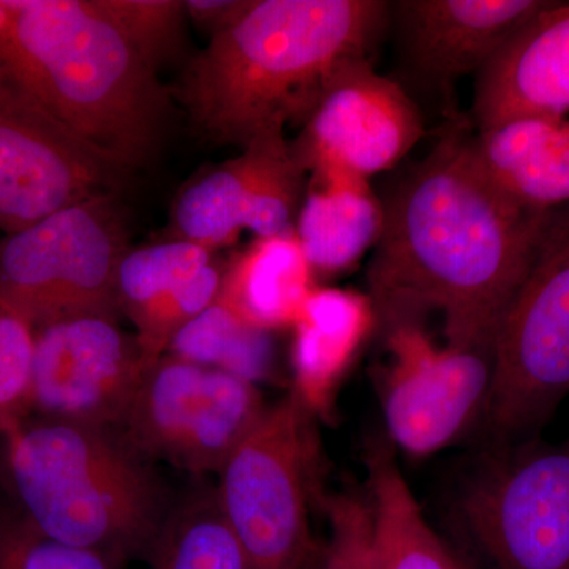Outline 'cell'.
<instances>
[{
	"label": "cell",
	"instance_id": "d4e9b609",
	"mask_svg": "<svg viewBox=\"0 0 569 569\" xmlns=\"http://www.w3.org/2000/svg\"><path fill=\"white\" fill-rule=\"evenodd\" d=\"M36 328L0 295V438L32 413Z\"/></svg>",
	"mask_w": 569,
	"mask_h": 569
},
{
	"label": "cell",
	"instance_id": "f546056e",
	"mask_svg": "<svg viewBox=\"0 0 569 569\" xmlns=\"http://www.w3.org/2000/svg\"><path fill=\"white\" fill-rule=\"evenodd\" d=\"M463 569H467V568H463Z\"/></svg>",
	"mask_w": 569,
	"mask_h": 569
},
{
	"label": "cell",
	"instance_id": "484cf974",
	"mask_svg": "<svg viewBox=\"0 0 569 569\" xmlns=\"http://www.w3.org/2000/svg\"><path fill=\"white\" fill-rule=\"evenodd\" d=\"M0 569H126L93 550L41 535L0 496Z\"/></svg>",
	"mask_w": 569,
	"mask_h": 569
},
{
	"label": "cell",
	"instance_id": "4fadbf2b",
	"mask_svg": "<svg viewBox=\"0 0 569 569\" xmlns=\"http://www.w3.org/2000/svg\"><path fill=\"white\" fill-rule=\"evenodd\" d=\"M129 171L51 116L0 97V234L116 194Z\"/></svg>",
	"mask_w": 569,
	"mask_h": 569
},
{
	"label": "cell",
	"instance_id": "6da1fadb",
	"mask_svg": "<svg viewBox=\"0 0 569 569\" xmlns=\"http://www.w3.org/2000/svg\"><path fill=\"white\" fill-rule=\"evenodd\" d=\"M367 268L377 321L443 320L447 346L492 351L550 212L523 208L479 163L473 134L448 130L397 179Z\"/></svg>",
	"mask_w": 569,
	"mask_h": 569
},
{
	"label": "cell",
	"instance_id": "603a6c76",
	"mask_svg": "<svg viewBox=\"0 0 569 569\" xmlns=\"http://www.w3.org/2000/svg\"><path fill=\"white\" fill-rule=\"evenodd\" d=\"M151 569H249L216 489H201L168 512Z\"/></svg>",
	"mask_w": 569,
	"mask_h": 569
},
{
	"label": "cell",
	"instance_id": "e0dca14e",
	"mask_svg": "<svg viewBox=\"0 0 569 569\" xmlns=\"http://www.w3.org/2000/svg\"><path fill=\"white\" fill-rule=\"evenodd\" d=\"M569 111V2L545 9L500 48L475 77L478 133L530 116Z\"/></svg>",
	"mask_w": 569,
	"mask_h": 569
},
{
	"label": "cell",
	"instance_id": "cb8c5ba5",
	"mask_svg": "<svg viewBox=\"0 0 569 569\" xmlns=\"http://www.w3.org/2000/svg\"><path fill=\"white\" fill-rule=\"evenodd\" d=\"M167 355L222 370L253 385L271 376L274 359L269 332L246 323L219 298L183 326Z\"/></svg>",
	"mask_w": 569,
	"mask_h": 569
},
{
	"label": "cell",
	"instance_id": "5b68a950",
	"mask_svg": "<svg viewBox=\"0 0 569 569\" xmlns=\"http://www.w3.org/2000/svg\"><path fill=\"white\" fill-rule=\"evenodd\" d=\"M569 395V206L550 212L498 320L486 418L505 445L530 440Z\"/></svg>",
	"mask_w": 569,
	"mask_h": 569
},
{
	"label": "cell",
	"instance_id": "3957f363",
	"mask_svg": "<svg viewBox=\"0 0 569 569\" xmlns=\"http://www.w3.org/2000/svg\"><path fill=\"white\" fill-rule=\"evenodd\" d=\"M0 97L137 170L162 146L167 91L99 0H0Z\"/></svg>",
	"mask_w": 569,
	"mask_h": 569
},
{
	"label": "cell",
	"instance_id": "52a82bcc",
	"mask_svg": "<svg viewBox=\"0 0 569 569\" xmlns=\"http://www.w3.org/2000/svg\"><path fill=\"white\" fill-rule=\"evenodd\" d=\"M295 392L263 419L220 470L224 518L249 569H317L321 546L309 519L312 463L307 415Z\"/></svg>",
	"mask_w": 569,
	"mask_h": 569
},
{
	"label": "cell",
	"instance_id": "5bb4252c",
	"mask_svg": "<svg viewBox=\"0 0 569 569\" xmlns=\"http://www.w3.org/2000/svg\"><path fill=\"white\" fill-rule=\"evenodd\" d=\"M282 126L269 127L241 153L179 193L174 239L213 250L249 230L258 238L293 233L307 192V170Z\"/></svg>",
	"mask_w": 569,
	"mask_h": 569
},
{
	"label": "cell",
	"instance_id": "7c38bea8",
	"mask_svg": "<svg viewBox=\"0 0 569 569\" xmlns=\"http://www.w3.org/2000/svg\"><path fill=\"white\" fill-rule=\"evenodd\" d=\"M422 137L421 111L403 86L361 61L329 82L291 144L310 178L369 181L392 170Z\"/></svg>",
	"mask_w": 569,
	"mask_h": 569
},
{
	"label": "cell",
	"instance_id": "9a60e30c",
	"mask_svg": "<svg viewBox=\"0 0 569 569\" xmlns=\"http://www.w3.org/2000/svg\"><path fill=\"white\" fill-rule=\"evenodd\" d=\"M548 0H399L397 44L407 73L451 100L460 78L477 74Z\"/></svg>",
	"mask_w": 569,
	"mask_h": 569
},
{
	"label": "cell",
	"instance_id": "7402d4cb",
	"mask_svg": "<svg viewBox=\"0 0 569 569\" xmlns=\"http://www.w3.org/2000/svg\"><path fill=\"white\" fill-rule=\"evenodd\" d=\"M369 556L372 569H463L433 533L417 498L383 445L367 458Z\"/></svg>",
	"mask_w": 569,
	"mask_h": 569
},
{
	"label": "cell",
	"instance_id": "2e32d148",
	"mask_svg": "<svg viewBox=\"0 0 569 569\" xmlns=\"http://www.w3.org/2000/svg\"><path fill=\"white\" fill-rule=\"evenodd\" d=\"M213 250L193 242H162L130 249L118 271L119 312L132 321L151 367L167 355L179 331L212 305L223 272Z\"/></svg>",
	"mask_w": 569,
	"mask_h": 569
},
{
	"label": "cell",
	"instance_id": "83f0119b",
	"mask_svg": "<svg viewBox=\"0 0 569 569\" xmlns=\"http://www.w3.org/2000/svg\"><path fill=\"white\" fill-rule=\"evenodd\" d=\"M328 541L321 546L317 569H372L369 556V505L358 496L328 500Z\"/></svg>",
	"mask_w": 569,
	"mask_h": 569
},
{
	"label": "cell",
	"instance_id": "8992f818",
	"mask_svg": "<svg viewBox=\"0 0 569 569\" xmlns=\"http://www.w3.org/2000/svg\"><path fill=\"white\" fill-rule=\"evenodd\" d=\"M129 250L116 194L82 201L0 236V295L33 328L86 313L118 316V271Z\"/></svg>",
	"mask_w": 569,
	"mask_h": 569
},
{
	"label": "cell",
	"instance_id": "30bf717a",
	"mask_svg": "<svg viewBox=\"0 0 569 569\" xmlns=\"http://www.w3.org/2000/svg\"><path fill=\"white\" fill-rule=\"evenodd\" d=\"M380 395L389 438L426 458L455 443L486 410L490 351L438 346L425 326H387Z\"/></svg>",
	"mask_w": 569,
	"mask_h": 569
},
{
	"label": "cell",
	"instance_id": "9c48e42d",
	"mask_svg": "<svg viewBox=\"0 0 569 569\" xmlns=\"http://www.w3.org/2000/svg\"><path fill=\"white\" fill-rule=\"evenodd\" d=\"M266 410L257 385L164 355L142 378L122 438L140 456L220 473Z\"/></svg>",
	"mask_w": 569,
	"mask_h": 569
},
{
	"label": "cell",
	"instance_id": "ffe728a7",
	"mask_svg": "<svg viewBox=\"0 0 569 569\" xmlns=\"http://www.w3.org/2000/svg\"><path fill=\"white\" fill-rule=\"evenodd\" d=\"M383 204L369 181L347 176L310 178L295 234L313 272H340L376 247Z\"/></svg>",
	"mask_w": 569,
	"mask_h": 569
},
{
	"label": "cell",
	"instance_id": "d6986e66",
	"mask_svg": "<svg viewBox=\"0 0 569 569\" xmlns=\"http://www.w3.org/2000/svg\"><path fill=\"white\" fill-rule=\"evenodd\" d=\"M377 321L369 295L316 288L293 325L295 395L309 413L328 415L335 392Z\"/></svg>",
	"mask_w": 569,
	"mask_h": 569
},
{
	"label": "cell",
	"instance_id": "f1b7e54d",
	"mask_svg": "<svg viewBox=\"0 0 569 569\" xmlns=\"http://www.w3.org/2000/svg\"><path fill=\"white\" fill-rule=\"evenodd\" d=\"M249 0H187V17L192 18L201 29L213 33L222 31L230 22H233Z\"/></svg>",
	"mask_w": 569,
	"mask_h": 569
},
{
	"label": "cell",
	"instance_id": "4316f807",
	"mask_svg": "<svg viewBox=\"0 0 569 569\" xmlns=\"http://www.w3.org/2000/svg\"><path fill=\"white\" fill-rule=\"evenodd\" d=\"M99 3L157 70L181 47L187 14L181 0H99Z\"/></svg>",
	"mask_w": 569,
	"mask_h": 569
},
{
	"label": "cell",
	"instance_id": "8fae6325",
	"mask_svg": "<svg viewBox=\"0 0 569 569\" xmlns=\"http://www.w3.org/2000/svg\"><path fill=\"white\" fill-rule=\"evenodd\" d=\"M137 336L118 316L86 313L36 328L32 413L121 429L146 372Z\"/></svg>",
	"mask_w": 569,
	"mask_h": 569
},
{
	"label": "cell",
	"instance_id": "44dd1931",
	"mask_svg": "<svg viewBox=\"0 0 569 569\" xmlns=\"http://www.w3.org/2000/svg\"><path fill=\"white\" fill-rule=\"evenodd\" d=\"M316 290L313 269L293 233L258 238L224 269L217 298L253 328L293 326Z\"/></svg>",
	"mask_w": 569,
	"mask_h": 569
},
{
	"label": "cell",
	"instance_id": "ba28073f",
	"mask_svg": "<svg viewBox=\"0 0 569 569\" xmlns=\"http://www.w3.org/2000/svg\"><path fill=\"white\" fill-rule=\"evenodd\" d=\"M459 508L493 569H569V443L505 445L468 479Z\"/></svg>",
	"mask_w": 569,
	"mask_h": 569
},
{
	"label": "cell",
	"instance_id": "277c9868",
	"mask_svg": "<svg viewBox=\"0 0 569 569\" xmlns=\"http://www.w3.org/2000/svg\"><path fill=\"white\" fill-rule=\"evenodd\" d=\"M0 490L44 537L123 567L149 559L167 518L159 479L123 438L37 415L0 438Z\"/></svg>",
	"mask_w": 569,
	"mask_h": 569
},
{
	"label": "cell",
	"instance_id": "7a4b0ae2",
	"mask_svg": "<svg viewBox=\"0 0 569 569\" xmlns=\"http://www.w3.org/2000/svg\"><path fill=\"white\" fill-rule=\"evenodd\" d=\"M388 18L380 0H249L183 73L193 132L242 149L269 127L302 126L340 71L372 61Z\"/></svg>",
	"mask_w": 569,
	"mask_h": 569
},
{
	"label": "cell",
	"instance_id": "ac0fdd59",
	"mask_svg": "<svg viewBox=\"0 0 569 569\" xmlns=\"http://www.w3.org/2000/svg\"><path fill=\"white\" fill-rule=\"evenodd\" d=\"M479 163L501 192L533 211L569 206V121L512 119L473 137Z\"/></svg>",
	"mask_w": 569,
	"mask_h": 569
}]
</instances>
